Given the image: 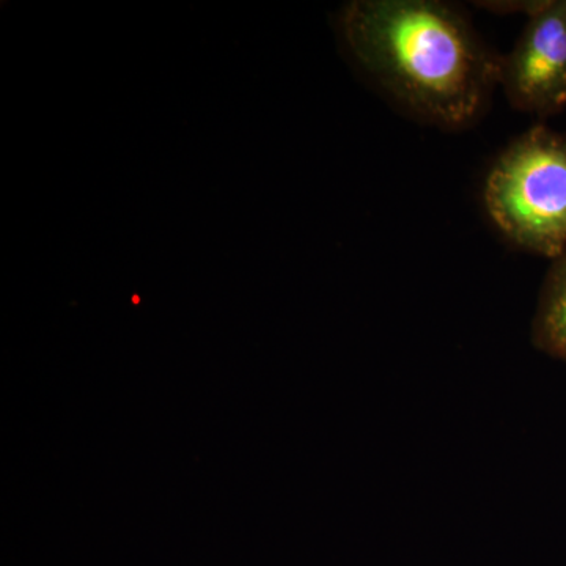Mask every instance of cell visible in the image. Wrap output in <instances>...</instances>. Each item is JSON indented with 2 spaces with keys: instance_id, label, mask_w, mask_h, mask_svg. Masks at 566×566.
<instances>
[{
  "instance_id": "3957f363",
  "label": "cell",
  "mask_w": 566,
  "mask_h": 566,
  "mask_svg": "<svg viewBox=\"0 0 566 566\" xmlns=\"http://www.w3.org/2000/svg\"><path fill=\"white\" fill-rule=\"evenodd\" d=\"M517 111L549 115L566 106V0H543L509 55L501 80Z\"/></svg>"
},
{
  "instance_id": "6da1fadb",
  "label": "cell",
  "mask_w": 566,
  "mask_h": 566,
  "mask_svg": "<svg viewBox=\"0 0 566 566\" xmlns=\"http://www.w3.org/2000/svg\"><path fill=\"white\" fill-rule=\"evenodd\" d=\"M340 31L360 69L405 109L463 128L485 109L502 57L463 11L439 0H356Z\"/></svg>"
},
{
  "instance_id": "7a4b0ae2",
  "label": "cell",
  "mask_w": 566,
  "mask_h": 566,
  "mask_svg": "<svg viewBox=\"0 0 566 566\" xmlns=\"http://www.w3.org/2000/svg\"><path fill=\"white\" fill-rule=\"evenodd\" d=\"M483 200L506 240L554 260L566 252V136L532 126L491 167Z\"/></svg>"
},
{
  "instance_id": "277c9868",
  "label": "cell",
  "mask_w": 566,
  "mask_h": 566,
  "mask_svg": "<svg viewBox=\"0 0 566 566\" xmlns=\"http://www.w3.org/2000/svg\"><path fill=\"white\" fill-rule=\"evenodd\" d=\"M532 344L566 363V252L551 260L532 322Z\"/></svg>"
},
{
  "instance_id": "5b68a950",
  "label": "cell",
  "mask_w": 566,
  "mask_h": 566,
  "mask_svg": "<svg viewBox=\"0 0 566 566\" xmlns=\"http://www.w3.org/2000/svg\"><path fill=\"white\" fill-rule=\"evenodd\" d=\"M543 0L536 2H483L476 6H483V9L495 11V13H510V11H521L526 13L527 18L542 7Z\"/></svg>"
}]
</instances>
